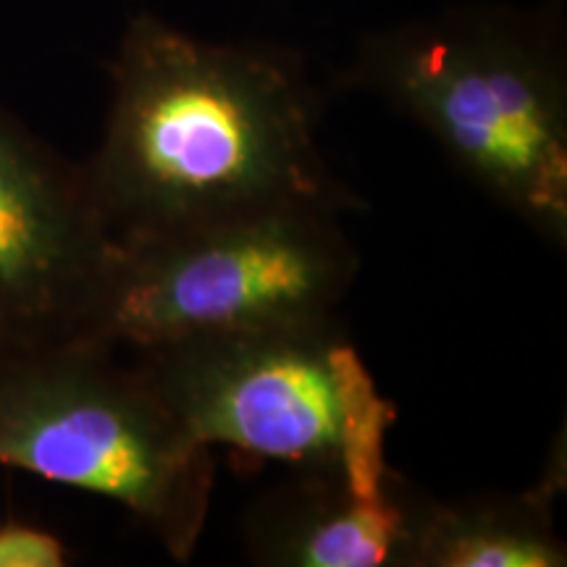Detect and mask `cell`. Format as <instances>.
<instances>
[{"label": "cell", "mask_w": 567, "mask_h": 567, "mask_svg": "<svg viewBox=\"0 0 567 567\" xmlns=\"http://www.w3.org/2000/svg\"><path fill=\"white\" fill-rule=\"evenodd\" d=\"M103 142L84 161L116 243L276 208H363L318 145L305 59L271 42H208L137 13L109 63Z\"/></svg>", "instance_id": "obj_1"}, {"label": "cell", "mask_w": 567, "mask_h": 567, "mask_svg": "<svg viewBox=\"0 0 567 567\" xmlns=\"http://www.w3.org/2000/svg\"><path fill=\"white\" fill-rule=\"evenodd\" d=\"M344 84L423 126L488 200L567 245V51L559 3L455 6L360 40Z\"/></svg>", "instance_id": "obj_2"}, {"label": "cell", "mask_w": 567, "mask_h": 567, "mask_svg": "<svg viewBox=\"0 0 567 567\" xmlns=\"http://www.w3.org/2000/svg\"><path fill=\"white\" fill-rule=\"evenodd\" d=\"M161 402L205 446L339 476L375 494L394 405L334 316L200 334L134 352Z\"/></svg>", "instance_id": "obj_3"}, {"label": "cell", "mask_w": 567, "mask_h": 567, "mask_svg": "<svg viewBox=\"0 0 567 567\" xmlns=\"http://www.w3.org/2000/svg\"><path fill=\"white\" fill-rule=\"evenodd\" d=\"M0 465L118 502L176 563L200 544L216 478L140 368L90 339L0 354Z\"/></svg>", "instance_id": "obj_4"}, {"label": "cell", "mask_w": 567, "mask_h": 567, "mask_svg": "<svg viewBox=\"0 0 567 567\" xmlns=\"http://www.w3.org/2000/svg\"><path fill=\"white\" fill-rule=\"evenodd\" d=\"M358 271L342 213L316 205L116 243L87 339L137 352L313 321L337 313Z\"/></svg>", "instance_id": "obj_5"}, {"label": "cell", "mask_w": 567, "mask_h": 567, "mask_svg": "<svg viewBox=\"0 0 567 567\" xmlns=\"http://www.w3.org/2000/svg\"><path fill=\"white\" fill-rule=\"evenodd\" d=\"M113 250L82 163L0 103V354L87 339Z\"/></svg>", "instance_id": "obj_6"}, {"label": "cell", "mask_w": 567, "mask_h": 567, "mask_svg": "<svg viewBox=\"0 0 567 567\" xmlns=\"http://www.w3.org/2000/svg\"><path fill=\"white\" fill-rule=\"evenodd\" d=\"M429 499L402 476L365 494L331 473L302 471L245 509V549L266 567H415Z\"/></svg>", "instance_id": "obj_7"}, {"label": "cell", "mask_w": 567, "mask_h": 567, "mask_svg": "<svg viewBox=\"0 0 567 567\" xmlns=\"http://www.w3.org/2000/svg\"><path fill=\"white\" fill-rule=\"evenodd\" d=\"M565 434L549 452L536 486L457 502L431 496L417 536L415 567H563L567 549L555 526L565 492Z\"/></svg>", "instance_id": "obj_8"}, {"label": "cell", "mask_w": 567, "mask_h": 567, "mask_svg": "<svg viewBox=\"0 0 567 567\" xmlns=\"http://www.w3.org/2000/svg\"><path fill=\"white\" fill-rule=\"evenodd\" d=\"M69 551L53 530L32 523H0V567H63Z\"/></svg>", "instance_id": "obj_9"}]
</instances>
